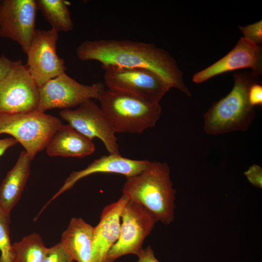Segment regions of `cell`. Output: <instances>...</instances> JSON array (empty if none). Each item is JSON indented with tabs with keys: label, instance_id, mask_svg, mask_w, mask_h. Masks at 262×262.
Segmentation results:
<instances>
[{
	"label": "cell",
	"instance_id": "6da1fadb",
	"mask_svg": "<svg viewBox=\"0 0 262 262\" xmlns=\"http://www.w3.org/2000/svg\"><path fill=\"white\" fill-rule=\"evenodd\" d=\"M76 55L81 61H98L103 67L115 66L149 70L171 88L191 96L184 81L183 72L174 58L153 44L126 39L86 40L77 47Z\"/></svg>",
	"mask_w": 262,
	"mask_h": 262
},
{
	"label": "cell",
	"instance_id": "7a4b0ae2",
	"mask_svg": "<svg viewBox=\"0 0 262 262\" xmlns=\"http://www.w3.org/2000/svg\"><path fill=\"white\" fill-rule=\"evenodd\" d=\"M123 195L145 207L165 225L174 219L176 190L166 163L149 161L138 174L127 178Z\"/></svg>",
	"mask_w": 262,
	"mask_h": 262
},
{
	"label": "cell",
	"instance_id": "3957f363",
	"mask_svg": "<svg viewBox=\"0 0 262 262\" xmlns=\"http://www.w3.org/2000/svg\"><path fill=\"white\" fill-rule=\"evenodd\" d=\"M230 92L213 104L204 115V131L210 135L222 134L234 131H247L255 117L254 107L248 99L251 86L260 82L250 70L235 73Z\"/></svg>",
	"mask_w": 262,
	"mask_h": 262
},
{
	"label": "cell",
	"instance_id": "277c9868",
	"mask_svg": "<svg viewBox=\"0 0 262 262\" xmlns=\"http://www.w3.org/2000/svg\"><path fill=\"white\" fill-rule=\"evenodd\" d=\"M98 99L115 133H142L155 125L162 113L159 103L108 88Z\"/></svg>",
	"mask_w": 262,
	"mask_h": 262
},
{
	"label": "cell",
	"instance_id": "5b68a950",
	"mask_svg": "<svg viewBox=\"0 0 262 262\" xmlns=\"http://www.w3.org/2000/svg\"><path fill=\"white\" fill-rule=\"evenodd\" d=\"M62 124L58 118L37 110L6 115L0 116V134L12 135L32 160L47 147Z\"/></svg>",
	"mask_w": 262,
	"mask_h": 262
},
{
	"label": "cell",
	"instance_id": "8992f818",
	"mask_svg": "<svg viewBox=\"0 0 262 262\" xmlns=\"http://www.w3.org/2000/svg\"><path fill=\"white\" fill-rule=\"evenodd\" d=\"M119 238L109 251L106 262H114L122 256L137 257L143 250L145 239L151 233L158 220L141 205L129 200L121 213Z\"/></svg>",
	"mask_w": 262,
	"mask_h": 262
},
{
	"label": "cell",
	"instance_id": "52a82bcc",
	"mask_svg": "<svg viewBox=\"0 0 262 262\" xmlns=\"http://www.w3.org/2000/svg\"><path fill=\"white\" fill-rule=\"evenodd\" d=\"M108 89L126 93L142 99L159 103L171 88L155 73L145 68L115 66L103 67Z\"/></svg>",
	"mask_w": 262,
	"mask_h": 262
},
{
	"label": "cell",
	"instance_id": "ba28073f",
	"mask_svg": "<svg viewBox=\"0 0 262 262\" xmlns=\"http://www.w3.org/2000/svg\"><path fill=\"white\" fill-rule=\"evenodd\" d=\"M105 89L102 82L83 84L63 72L39 87L37 110L45 112L54 108L67 109L78 106L85 101L98 99Z\"/></svg>",
	"mask_w": 262,
	"mask_h": 262
},
{
	"label": "cell",
	"instance_id": "9c48e42d",
	"mask_svg": "<svg viewBox=\"0 0 262 262\" xmlns=\"http://www.w3.org/2000/svg\"><path fill=\"white\" fill-rule=\"evenodd\" d=\"M39 87L21 60L13 61L0 81V116L36 110Z\"/></svg>",
	"mask_w": 262,
	"mask_h": 262
},
{
	"label": "cell",
	"instance_id": "30bf717a",
	"mask_svg": "<svg viewBox=\"0 0 262 262\" xmlns=\"http://www.w3.org/2000/svg\"><path fill=\"white\" fill-rule=\"evenodd\" d=\"M58 33L52 28L36 29L26 53L25 66L38 87L65 72V61L56 51Z\"/></svg>",
	"mask_w": 262,
	"mask_h": 262
},
{
	"label": "cell",
	"instance_id": "8fae6325",
	"mask_svg": "<svg viewBox=\"0 0 262 262\" xmlns=\"http://www.w3.org/2000/svg\"><path fill=\"white\" fill-rule=\"evenodd\" d=\"M62 119L88 139H100L110 154H120L115 133L100 107L89 99L75 109H64L60 112Z\"/></svg>",
	"mask_w": 262,
	"mask_h": 262
},
{
	"label": "cell",
	"instance_id": "7c38bea8",
	"mask_svg": "<svg viewBox=\"0 0 262 262\" xmlns=\"http://www.w3.org/2000/svg\"><path fill=\"white\" fill-rule=\"evenodd\" d=\"M36 0L0 2V36L16 42L26 54L36 30Z\"/></svg>",
	"mask_w": 262,
	"mask_h": 262
},
{
	"label": "cell",
	"instance_id": "4fadbf2b",
	"mask_svg": "<svg viewBox=\"0 0 262 262\" xmlns=\"http://www.w3.org/2000/svg\"><path fill=\"white\" fill-rule=\"evenodd\" d=\"M248 68L257 76L262 73V49L244 37L226 55L194 75L192 81L200 83L225 72Z\"/></svg>",
	"mask_w": 262,
	"mask_h": 262
},
{
	"label": "cell",
	"instance_id": "5bb4252c",
	"mask_svg": "<svg viewBox=\"0 0 262 262\" xmlns=\"http://www.w3.org/2000/svg\"><path fill=\"white\" fill-rule=\"evenodd\" d=\"M149 162L147 160L129 159L121 156L120 154H109L102 156L94 160L84 169L72 172L42 210L59 196L72 188L78 180L86 176L94 173H106L121 174L128 178L141 172Z\"/></svg>",
	"mask_w": 262,
	"mask_h": 262
},
{
	"label": "cell",
	"instance_id": "9a60e30c",
	"mask_svg": "<svg viewBox=\"0 0 262 262\" xmlns=\"http://www.w3.org/2000/svg\"><path fill=\"white\" fill-rule=\"evenodd\" d=\"M128 198L123 195L105 206L98 225L94 227L92 243L93 262H106L107 254L117 241L120 231L121 213Z\"/></svg>",
	"mask_w": 262,
	"mask_h": 262
},
{
	"label": "cell",
	"instance_id": "2e32d148",
	"mask_svg": "<svg viewBox=\"0 0 262 262\" xmlns=\"http://www.w3.org/2000/svg\"><path fill=\"white\" fill-rule=\"evenodd\" d=\"M46 148L49 156L82 158L92 154L95 146L92 140L69 124H62Z\"/></svg>",
	"mask_w": 262,
	"mask_h": 262
},
{
	"label": "cell",
	"instance_id": "e0dca14e",
	"mask_svg": "<svg viewBox=\"0 0 262 262\" xmlns=\"http://www.w3.org/2000/svg\"><path fill=\"white\" fill-rule=\"evenodd\" d=\"M94 227L80 217L72 218L62 234L60 243L73 261L93 262Z\"/></svg>",
	"mask_w": 262,
	"mask_h": 262
},
{
	"label": "cell",
	"instance_id": "ac0fdd59",
	"mask_svg": "<svg viewBox=\"0 0 262 262\" xmlns=\"http://www.w3.org/2000/svg\"><path fill=\"white\" fill-rule=\"evenodd\" d=\"M31 161L26 151H22L0 185V207L8 213H10L21 197L30 176Z\"/></svg>",
	"mask_w": 262,
	"mask_h": 262
},
{
	"label": "cell",
	"instance_id": "d6986e66",
	"mask_svg": "<svg viewBox=\"0 0 262 262\" xmlns=\"http://www.w3.org/2000/svg\"><path fill=\"white\" fill-rule=\"evenodd\" d=\"M37 9L40 10L52 29L58 32H68L73 29L74 25L65 0H36Z\"/></svg>",
	"mask_w": 262,
	"mask_h": 262
},
{
	"label": "cell",
	"instance_id": "ffe728a7",
	"mask_svg": "<svg viewBox=\"0 0 262 262\" xmlns=\"http://www.w3.org/2000/svg\"><path fill=\"white\" fill-rule=\"evenodd\" d=\"M47 248L38 234H30L13 244L14 262H42Z\"/></svg>",
	"mask_w": 262,
	"mask_h": 262
},
{
	"label": "cell",
	"instance_id": "44dd1931",
	"mask_svg": "<svg viewBox=\"0 0 262 262\" xmlns=\"http://www.w3.org/2000/svg\"><path fill=\"white\" fill-rule=\"evenodd\" d=\"M10 213L0 207V262H14L10 236Z\"/></svg>",
	"mask_w": 262,
	"mask_h": 262
},
{
	"label": "cell",
	"instance_id": "7402d4cb",
	"mask_svg": "<svg viewBox=\"0 0 262 262\" xmlns=\"http://www.w3.org/2000/svg\"><path fill=\"white\" fill-rule=\"evenodd\" d=\"M73 260L59 243L48 247L42 262H73Z\"/></svg>",
	"mask_w": 262,
	"mask_h": 262
},
{
	"label": "cell",
	"instance_id": "603a6c76",
	"mask_svg": "<svg viewBox=\"0 0 262 262\" xmlns=\"http://www.w3.org/2000/svg\"><path fill=\"white\" fill-rule=\"evenodd\" d=\"M239 29L243 33L244 36V37L258 45H260L262 44V20L245 26H239Z\"/></svg>",
	"mask_w": 262,
	"mask_h": 262
},
{
	"label": "cell",
	"instance_id": "cb8c5ba5",
	"mask_svg": "<svg viewBox=\"0 0 262 262\" xmlns=\"http://www.w3.org/2000/svg\"><path fill=\"white\" fill-rule=\"evenodd\" d=\"M244 175L253 186L262 188V169L260 165H252L244 172Z\"/></svg>",
	"mask_w": 262,
	"mask_h": 262
},
{
	"label": "cell",
	"instance_id": "d4e9b609",
	"mask_svg": "<svg viewBox=\"0 0 262 262\" xmlns=\"http://www.w3.org/2000/svg\"><path fill=\"white\" fill-rule=\"evenodd\" d=\"M248 99L250 104L253 107L262 104V86L260 82L255 83L250 87Z\"/></svg>",
	"mask_w": 262,
	"mask_h": 262
},
{
	"label": "cell",
	"instance_id": "484cf974",
	"mask_svg": "<svg viewBox=\"0 0 262 262\" xmlns=\"http://www.w3.org/2000/svg\"><path fill=\"white\" fill-rule=\"evenodd\" d=\"M136 262H160L155 257L154 252L150 246H148L138 256Z\"/></svg>",
	"mask_w": 262,
	"mask_h": 262
},
{
	"label": "cell",
	"instance_id": "4316f807",
	"mask_svg": "<svg viewBox=\"0 0 262 262\" xmlns=\"http://www.w3.org/2000/svg\"><path fill=\"white\" fill-rule=\"evenodd\" d=\"M13 61L4 55L0 56V81L8 74L12 66Z\"/></svg>",
	"mask_w": 262,
	"mask_h": 262
},
{
	"label": "cell",
	"instance_id": "83f0119b",
	"mask_svg": "<svg viewBox=\"0 0 262 262\" xmlns=\"http://www.w3.org/2000/svg\"><path fill=\"white\" fill-rule=\"evenodd\" d=\"M17 143L14 138L0 139V157L10 147H12Z\"/></svg>",
	"mask_w": 262,
	"mask_h": 262
},
{
	"label": "cell",
	"instance_id": "f1b7e54d",
	"mask_svg": "<svg viewBox=\"0 0 262 262\" xmlns=\"http://www.w3.org/2000/svg\"><path fill=\"white\" fill-rule=\"evenodd\" d=\"M1 0H0V2Z\"/></svg>",
	"mask_w": 262,
	"mask_h": 262
}]
</instances>
